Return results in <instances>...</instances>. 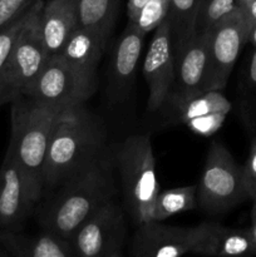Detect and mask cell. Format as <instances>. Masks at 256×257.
Returning <instances> with one entry per match:
<instances>
[{
    "mask_svg": "<svg viewBox=\"0 0 256 257\" xmlns=\"http://www.w3.org/2000/svg\"><path fill=\"white\" fill-rule=\"evenodd\" d=\"M110 151L104 124L84 104L63 110L48 145L43 196L90 170Z\"/></svg>",
    "mask_w": 256,
    "mask_h": 257,
    "instance_id": "1",
    "label": "cell"
},
{
    "mask_svg": "<svg viewBox=\"0 0 256 257\" xmlns=\"http://www.w3.org/2000/svg\"><path fill=\"white\" fill-rule=\"evenodd\" d=\"M113 153L90 170L45 193L34 215L43 231L69 241L75 231L117 196Z\"/></svg>",
    "mask_w": 256,
    "mask_h": 257,
    "instance_id": "2",
    "label": "cell"
},
{
    "mask_svg": "<svg viewBox=\"0 0 256 257\" xmlns=\"http://www.w3.org/2000/svg\"><path fill=\"white\" fill-rule=\"evenodd\" d=\"M62 112L22 93L12 100V135L7 152L19 166L37 205L43 197V167L50 135Z\"/></svg>",
    "mask_w": 256,
    "mask_h": 257,
    "instance_id": "3",
    "label": "cell"
},
{
    "mask_svg": "<svg viewBox=\"0 0 256 257\" xmlns=\"http://www.w3.org/2000/svg\"><path fill=\"white\" fill-rule=\"evenodd\" d=\"M112 153L125 213L137 226L150 222L153 203L160 192L151 137L128 136L113 146Z\"/></svg>",
    "mask_w": 256,
    "mask_h": 257,
    "instance_id": "4",
    "label": "cell"
},
{
    "mask_svg": "<svg viewBox=\"0 0 256 257\" xmlns=\"http://www.w3.org/2000/svg\"><path fill=\"white\" fill-rule=\"evenodd\" d=\"M251 200L243 167L235 161L222 143L213 141L208 147L200 182L197 183V207L210 215L232 210Z\"/></svg>",
    "mask_w": 256,
    "mask_h": 257,
    "instance_id": "5",
    "label": "cell"
},
{
    "mask_svg": "<svg viewBox=\"0 0 256 257\" xmlns=\"http://www.w3.org/2000/svg\"><path fill=\"white\" fill-rule=\"evenodd\" d=\"M125 238V210L115 198L95 211L72 236L74 257H108L120 251Z\"/></svg>",
    "mask_w": 256,
    "mask_h": 257,
    "instance_id": "6",
    "label": "cell"
},
{
    "mask_svg": "<svg viewBox=\"0 0 256 257\" xmlns=\"http://www.w3.org/2000/svg\"><path fill=\"white\" fill-rule=\"evenodd\" d=\"M95 89V85L85 82L59 55H54L22 94L42 104L65 110L84 104Z\"/></svg>",
    "mask_w": 256,
    "mask_h": 257,
    "instance_id": "7",
    "label": "cell"
},
{
    "mask_svg": "<svg viewBox=\"0 0 256 257\" xmlns=\"http://www.w3.org/2000/svg\"><path fill=\"white\" fill-rule=\"evenodd\" d=\"M44 0H40L37 10L20 34L0 80L22 93L39 77L49 60L47 45L40 29V15Z\"/></svg>",
    "mask_w": 256,
    "mask_h": 257,
    "instance_id": "8",
    "label": "cell"
},
{
    "mask_svg": "<svg viewBox=\"0 0 256 257\" xmlns=\"http://www.w3.org/2000/svg\"><path fill=\"white\" fill-rule=\"evenodd\" d=\"M210 73L207 90H222L227 84L243 45L248 42L250 25L237 9L210 30Z\"/></svg>",
    "mask_w": 256,
    "mask_h": 257,
    "instance_id": "9",
    "label": "cell"
},
{
    "mask_svg": "<svg viewBox=\"0 0 256 257\" xmlns=\"http://www.w3.org/2000/svg\"><path fill=\"white\" fill-rule=\"evenodd\" d=\"M210 34L198 33L185 49L175 57V82L163 107L180 104L190 98L208 92ZM162 107V108H163Z\"/></svg>",
    "mask_w": 256,
    "mask_h": 257,
    "instance_id": "10",
    "label": "cell"
},
{
    "mask_svg": "<svg viewBox=\"0 0 256 257\" xmlns=\"http://www.w3.org/2000/svg\"><path fill=\"white\" fill-rule=\"evenodd\" d=\"M143 75L148 87L147 109L155 113L167 102L175 82V57L167 19L155 30L143 62Z\"/></svg>",
    "mask_w": 256,
    "mask_h": 257,
    "instance_id": "11",
    "label": "cell"
},
{
    "mask_svg": "<svg viewBox=\"0 0 256 257\" xmlns=\"http://www.w3.org/2000/svg\"><path fill=\"white\" fill-rule=\"evenodd\" d=\"M35 207L19 166L7 152L0 166V231L20 232Z\"/></svg>",
    "mask_w": 256,
    "mask_h": 257,
    "instance_id": "12",
    "label": "cell"
},
{
    "mask_svg": "<svg viewBox=\"0 0 256 257\" xmlns=\"http://www.w3.org/2000/svg\"><path fill=\"white\" fill-rule=\"evenodd\" d=\"M193 227L168 226L157 221L137 226L132 257H182L192 252Z\"/></svg>",
    "mask_w": 256,
    "mask_h": 257,
    "instance_id": "13",
    "label": "cell"
},
{
    "mask_svg": "<svg viewBox=\"0 0 256 257\" xmlns=\"http://www.w3.org/2000/svg\"><path fill=\"white\" fill-rule=\"evenodd\" d=\"M145 35L135 24L128 22L124 32L114 45L108 78L110 102L122 103L130 95L136 79Z\"/></svg>",
    "mask_w": 256,
    "mask_h": 257,
    "instance_id": "14",
    "label": "cell"
},
{
    "mask_svg": "<svg viewBox=\"0 0 256 257\" xmlns=\"http://www.w3.org/2000/svg\"><path fill=\"white\" fill-rule=\"evenodd\" d=\"M191 253L205 257H251L256 255V248L248 228L202 222L193 227Z\"/></svg>",
    "mask_w": 256,
    "mask_h": 257,
    "instance_id": "15",
    "label": "cell"
},
{
    "mask_svg": "<svg viewBox=\"0 0 256 257\" xmlns=\"http://www.w3.org/2000/svg\"><path fill=\"white\" fill-rule=\"evenodd\" d=\"M107 44L108 40L99 34L78 27L57 55L85 82L97 87V68Z\"/></svg>",
    "mask_w": 256,
    "mask_h": 257,
    "instance_id": "16",
    "label": "cell"
},
{
    "mask_svg": "<svg viewBox=\"0 0 256 257\" xmlns=\"http://www.w3.org/2000/svg\"><path fill=\"white\" fill-rule=\"evenodd\" d=\"M78 25L77 0H48L40 15V29L49 58L59 54Z\"/></svg>",
    "mask_w": 256,
    "mask_h": 257,
    "instance_id": "17",
    "label": "cell"
},
{
    "mask_svg": "<svg viewBox=\"0 0 256 257\" xmlns=\"http://www.w3.org/2000/svg\"><path fill=\"white\" fill-rule=\"evenodd\" d=\"M0 241L14 257H74L67 241L43 230L39 235L0 231Z\"/></svg>",
    "mask_w": 256,
    "mask_h": 257,
    "instance_id": "18",
    "label": "cell"
},
{
    "mask_svg": "<svg viewBox=\"0 0 256 257\" xmlns=\"http://www.w3.org/2000/svg\"><path fill=\"white\" fill-rule=\"evenodd\" d=\"M200 0H170L167 22L170 24L173 57L197 35V17Z\"/></svg>",
    "mask_w": 256,
    "mask_h": 257,
    "instance_id": "19",
    "label": "cell"
},
{
    "mask_svg": "<svg viewBox=\"0 0 256 257\" xmlns=\"http://www.w3.org/2000/svg\"><path fill=\"white\" fill-rule=\"evenodd\" d=\"M120 0H77L78 25L109 39Z\"/></svg>",
    "mask_w": 256,
    "mask_h": 257,
    "instance_id": "20",
    "label": "cell"
},
{
    "mask_svg": "<svg viewBox=\"0 0 256 257\" xmlns=\"http://www.w3.org/2000/svg\"><path fill=\"white\" fill-rule=\"evenodd\" d=\"M163 108L166 109L171 108L175 122L186 124L188 120L193 119V118L202 117V115L211 114V113L223 112L228 114L232 105H231L230 100L221 93V90H208L202 94L190 98L180 104Z\"/></svg>",
    "mask_w": 256,
    "mask_h": 257,
    "instance_id": "21",
    "label": "cell"
},
{
    "mask_svg": "<svg viewBox=\"0 0 256 257\" xmlns=\"http://www.w3.org/2000/svg\"><path fill=\"white\" fill-rule=\"evenodd\" d=\"M197 207V185L170 188L158 192L152 207V221L162 222L177 213Z\"/></svg>",
    "mask_w": 256,
    "mask_h": 257,
    "instance_id": "22",
    "label": "cell"
},
{
    "mask_svg": "<svg viewBox=\"0 0 256 257\" xmlns=\"http://www.w3.org/2000/svg\"><path fill=\"white\" fill-rule=\"evenodd\" d=\"M39 2L40 0H38L35 4H33L32 7H30V9H28L27 12L24 13V14L20 15L19 18H17V19L13 20L12 23H9V24L5 25L4 28L0 29V78H2L5 65H7L8 60H9L10 54H12L13 49H14L20 34H22L23 30L25 29L28 23L32 19L33 14H34V12L37 10Z\"/></svg>",
    "mask_w": 256,
    "mask_h": 257,
    "instance_id": "23",
    "label": "cell"
},
{
    "mask_svg": "<svg viewBox=\"0 0 256 257\" xmlns=\"http://www.w3.org/2000/svg\"><path fill=\"white\" fill-rule=\"evenodd\" d=\"M237 10L235 0H200L197 34L210 30L220 20Z\"/></svg>",
    "mask_w": 256,
    "mask_h": 257,
    "instance_id": "24",
    "label": "cell"
},
{
    "mask_svg": "<svg viewBox=\"0 0 256 257\" xmlns=\"http://www.w3.org/2000/svg\"><path fill=\"white\" fill-rule=\"evenodd\" d=\"M168 5L170 0H148L140 10L135 22L130 23L135 24L141 32L147 34L148 32L157 29L167 18Z\"/></svg>",
    "mask_w": 256,
    "mask_h": 257,
    "instance_id": "25",
    "label": "cell"
},
{
    "mask_svg": "<svg viewBox=\"0 0 256 257\" xmlns=\"http://www.w3.org/2000/svg\"><path fill=\"white\" fill-rule=\"evenodd\" d=\"M226 117H227V113H211V114L202 115V117L193 118V119L188 120L186 125L196 135L202 136V137H210L222 127Z\"/></svg>",
    "mask_w": 256,
    "mask_h": 257,
    "instance_id": "26",
    "label": "cell"
},
{
    "mask_svg": "<svg viewBox=\"0 0 256 257\" xmlns=\"http://www.w3.org/2000/svg\"><path fill=\"white\" fill-rule=\"evenodd\" d=\"M38 0H0V29L30 9Z\"/></svg>",
    "mask_w": 256,
    "mask_h": 257,
    "instance_id": "27",
    "label": "cell"
},
{
    "mask_svg": "<svg viewBox=\"0 0 256 257\" xmlns=\"http://www.w3.org/2000/svg\"><path fill=\"white\" fill-rule=\"evenodd\" d=\"M242 167L250 198L251 200H256V137L251 142L247 161H246L245 166H242Z\"/></svg>",
    "mask_w": 256,
    "mask_h": 257,
    "instance_id": "28",
    "label": "cell"
},
{
    "mask_svg": "<svg viewBox=\"0 0 256 257\" xmlns=\"http://www.w3.org/2000/svg\"><path fill=\"white\" fill-rule=\"evenodd\" d=\"M147 2L148 0H128V4H127L128 22H135L138 13H140V10L142 9L143 5H145Z\"/></svg>",
    "mask_w": 256,
    "mask_h": 257,
    "instance_id": "29",
    "label": "cell"
},
{
    "mask_svg": "<svg viewBox=\"0 0 256 257\" xmlns=\"http://www.w3.org/2000/svg\"><path fill=\"white\" fill-rule=\"evenodd\" d=\"M246 79H247V84L250 85V88H256V48L251 55L250 63H248Z\"/></svg>",
    "mask_w": 256,
    "mask_h": 257,
    "instance_id": "30",
    "label": "cell"
},
{
    "mask_svg": "<svg viewBox=\"0 0 256 257\" xmlns=\"http://www.w3.org/2000/svg\"><path fill=\"white\" fill-rule=\"evenodd\" d=\"M241 12H242L243 17H245L246 22L250 25V28L251 25L256 24V0H252L250 4H248L245 9L241 10Z\"/></svg>",
    "mask_w": 256,
    "mask_h": 257,
    "instance_id": "31",
    "label": "cell"
},
{
    "mask_svg": "<svg viewBox=\"0 0 256 257\" xmlns=\"http://www.w3.org/2000/svg\"><path fill=\"white\" fill-rule=\"evenodd\" d=\"M252 208H251V225L248 227L250 231V235L252 237L253 245L256 248V200H252Z\"/></svg>",
    "mask_w": 256,
    "mask_h": 257,
    "instance_id": "32",
    "label": "cell"
},
{
    "mask_svg": "<svg viewBox=\"0 0 256 257\" xmlns=\"http://www.w3.org/2000/svg\"><path fill=\"white\" fill-rule=\"evenodd\" d=\"M17 95L18 94H13V93H3V94H0V105L5 104L8 102H12Z\"/></svg>",
    "mask_w": 256,
    "mask_h": 257,
    "instance_id": "33",
    "label": "cell"
},
{
    "mask_svg": "<svg viewBox=\"0 0 256 257\" xmlns=\"http://www.w3.org/2000/svg\"><path fill=\"white\" fill-rule=\"evenodd\" d=\"M3 93H13V94H19L17 90L13 89V88L9 87L8 84H5L3 80H0V94H3Z\"/></svg>",
    "mask_w": 256,
    "mask_h": 257,
    "instance_id": "34",
    "label": "cell"
},
{
    "mask_svg": "<svg viewBox=\"0 0 256 257\" xmlns=\"http://www.w3.org/2000/svg\"><path fill=\"white\" fill-rule=\"evenodd\" d=\"M248 42L256 48V24L251 25L250 32H248Z\"/></svg>",
    "mask_w": 256,
    "mask_h": 257,
    "instance_id": "35",
    "label": "cell"
},
{
    "mask_svg": "<svg viewBox=\"0 0 256 257\" xmlns=\"http://www.w3.org/2000/svg\"><path fill=\"white\" fill-rule=\"evenodd\" d=\"M235 2H236V7H237V9L243 10L251 2H252V0H235Z\"/></svg>",
    "mask_w": 256,
    "mask_h": 257,
    "instance_id": "36",
    "label": "cell"
},
{
    "mask_svg": "<svg viewBox=\"0 0 256 257\" xmlns=\"http://www.w3.org/2000/svg\"><path fill=\"white\" fill-rule=\"evenodd\" d=\"M0 257H14L9 252V250L3 245L2 241H0Z\"/></svg>",
    "mask_w": 256,
    "mask_h": 257,
    "instance_id": "37",
    "label": "cell"
},
{
    "mask_svg": "<svg viewBox=\"0 0 256 257\" xmlns=\"http://www.w3.org/2000/svg\"><path fill=\"white\" fill-rule=\"evenodd\" d=\"M108 257H124V256L122 255V252H120V251H117V252L112 253V255H110V256H108Z\"/></svg>",
    "mask_w": 256,
    "mask_h": 257,
    "instance_id": "38",
    "label": "cell"
}]
</instances>
